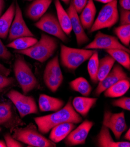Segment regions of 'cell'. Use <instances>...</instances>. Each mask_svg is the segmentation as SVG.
I'll use <instances>...</instances> for the list:
<instances>
[{"label": "cell", "instance_id": "36", "mask_svg": "<svg viewBox=\"0 0 130 147\" xmlns=\"http://www.w3.org/2000/svg\"><path fill=\"white\" fill-rule=\"evenodd\" d=\"M4 141L7 147H23V145L19 141L14 138L9 134L4 135Z\"/></svg>", "mask_w": 130, "mask_h": 147}, {"label": "cell", "instance_id": "21", "mask_svg": "<svg viewBox=\"0 0 130 147\" xmlns=\"http://www.w3.org/2000/svg\"><path fill=\"white\" fill-rule=\"evenodd\" d=\"M96 8L93 0H88L87 4L81 12L79 17L84 29L89 31L95 20Z\"/></svg>", "mask_w": 130, "mask_h": 147}, {"label": "cell", "instance_id": "27", "mask_svg": "<svg viewBox=\"0 0 130 147\" xmlns=\"http://www.w3.org/2000/svg\"><path fill=\"white\" fill-rule=\"evenodd\" d=\"M106 52L114 59L115 61L117 62L120 65L128 70H130L129 53L124 50L119 49H108L106 50Z\"/></svg>", "mask_w": 130, "mask_h": 147}, {"label": "cell", "instance_id": "19", "mask_svg": "<svg viewBox=\"0 0 130 147\" xmlns=\"http://www.w3.org/2000/svg\"><path fill=\"white\" fill-rule=\"evenodd\" d=\"M75 127V124L70 122L58 124L50 130L49 140L55 144L59 143L64 140Z\"/></svg>", "mask_w": 130, "mask_h": 147}, {"label": "cell", "instance_id": "12", "mask_svg": "<svg viewBox=\"0 0 130 147\" xmlns=\"http://www.w3.org/2000/svg\"><path fill=\"white\" fill-rule=\"evenodd\" d=\"M124 79L129 80V78L122 66L120 65L113 66L108 75L102 80L98 82V85L93 93V95L96 97L100 96L109 87Z\"/></svg>", "mask_w": 130, "mask_h": 147}, {"label": "cell", "instance_id": "11", "mask_svg": "<svg viewBox=\"0 0 130 147\" xmlns=\"http://www.w3.org/2000/svg\"><path fill=\"white\" fill-rule=\"evenodd\" d=\"M23 36H35V35L27 26L23 17L21 8L18 3L16 1L15 14L9 31L8 40L12 41Z\"/></svg>", "mask_w": 130, "mask_h": 147}, {"label": "cell", "instance_id": "28", "mask_svg": "<svg viewBox=\"0 0 130 147\" xmlns=\"http://www.w3.org/2000/svg\"><path fill=\"white\" fill-rule=\"evenodd\" d=\"M115 62L114 59L110 55L106 56L99 60L97 75L98 82L102 80L108 75L113 68Z\"/></svg>", "mask_w": 130, "mask_h": 147}, {"label": "cell", "instance_id": "13", "mask_svg": "<svg viewBox=\"0 0 130 147\" xmlns=\"http://www.w3.org/2000/svg\"><path fill=\"white\" fill-rule=\"evenodd\" d=\"M93 125L94 123L92 121L86 120L83 121L78 127L71 131L64 139L65 144L67 146L85 144Z\"/></svg>", "mask_w": 130, "mask_h": 147}, {"label": "cell", "instance_id": "26", "mask_svg": "<svg viewBox=\"0 0 130 147\" xmlns=\"http://www.w3.org/2000/svg\"><path fill=\"white\" fill-rule=\"evenodd\" d=\"M37 40V38L35 36L20 37L12 40L7 45V47L13 49L15 51L25 50L33 46Z\"/></svg>", "mask_w": 130, "mask_h": 147}, {"label": "cell", "instance_id": "10", "mask_svg": "<svg viewBox=\"0 0 130 147\" xmlns=\"http://www.w3.org/2000/svg\"><path fill=\"white\" fill-rule=\"evenodd\" d=\"M102 124L106 126L113 133L115 139H120L122 134L127 129L124 111L113 113L110 111L104 113Z\"/></svg>", "mask_w": 130, "mask_h": 147}, {"label": "cell", "instance_id": "6", "mask_svg": "<svg viewBox=\"0 0 130 147\" xmlns=\"http://www.w3.org/2000/svg\"><path fill=\"white\" fill-rule=\"evenodd\" d=\"M119 20V13L117 7V0H113L106 4L100 11L90 30V34L100 30L110 28Z\"/></svg>", "mask_w": 130, "mask_h": 147}, {"label": "cell", "instance_id": "34", "mask_svg": "<svg viewBox=\"0 0 130 147\" xmlns=\"http://www.w3.org/2000/svg\"><path fill=\"white\" fill-rule=\"evenodd\" d=\"M15 80L13 78H9L0 73V92L7 89L14 83Z\"/></svg>", "mask_w": 130, "mask_h": 147}, {"label": "cell", "instance_id": "33", "mask_svg": "<svg viewBox=\"0 0 130 147\" xmlns=\"http://www.w3.org/2000/svg\"><path fill=\"white\" fill-rule=\"evenodd\" d=\"M111 105L114 107H117L124 110H130V98L128 97H123L119 99L114 100L111 102Z\"/></svg>", "mask_w": 130, "mask_h": 147}, {"label": "cell", "instance_id": "25", "mask_svg": "<svg viewBox=\"0 0 130 147\" xmlns=\"http://www.w3.org/2000/svg\"><path fill=\"white\" fill-rule=\"evenodd\" d=\"M71 89L78 92L85 97H88L92 90V87L88 81L82 77L78 78L69 83Z\"/></svg>", "mask_w": 130, "mask_h": 147}, {"label": "cell", "instance_id": "1", "mask_svg": "<svg viewBox=\"0 0 130 147\" xmlns=\"http://www.w3.org/2000/svg\"><path fill=\"white\" fill-rule=\"evenodd\" d=\"M71 99L63 108L54 113L35 117L34 120L40 133L46 134L54 126L64 123L70 122L77 124L82 122L81 115L74 110Z\"/></svg>", "mask_w": 130, "mask_h": 147}, {"label": "cell", "instance_id": "20", "mask_svg": "<svg viewBox=\"0 0 130 147\" xmlns=\"http://www.w3.org/2000/svg\"><path fill=\"white\" fill-rule=\"evenodd\" d=\"M97 98L88 97H76L73 101V105L74 110L81 116L85 117L88 115L91 109L97 102Z\"/></svg>", "mask_w": 130, "mask_h": 147}, {"label": "cell", "instance_id": "4", "mask_svg": "<svg viewBox=\"0 0 130 147\" xmlns=\"http://www.w3.org/2000/svg\"><path fill=\"white\" fill-rule=\"evenodd\" d=\"M21 142L33 147H55L56 144L40 133L37 127L30 124L25 127L17 128L12 136Z\"/></svg>", "mask_w": 130, "mask_h": 147}, {"label": "cell", "instance_id": "35", "mask_svg": "<svg viewBox=\"0 0 130 147\" xmlns=\"http://www.w3.org/2000/svg\"><path fill=\"white\" fill-rule=\"evenodd\" d=\"M12 55L8 49L7 46L3 43L0 38V60L8 61L12 58Z\"/></svg>", "mask_w": 130, "mask_h": 147}, {"label": "cell", "instance_id": "9", "mask_svg": "<svg viewBox=\"0 0 130 147\" xmlns=\"http://www.w3.org/2000/svg\"><path fill=\"white\" fill-rule=\"evenodd\" d=\"M86 49H123L129 53L130 51L127 47L124 46L115 36L107 35L99 31L95 35L94 39L86 45Z\"/></svg>", "mask_w": 130, "mask_h": 147}, {"label": "cell", "instance_id": "24", "mask_svg": "<svg viewBox=\"0 0 130 147\" xmlns=\"http://www.w3.org/2000/svg\"><path fill=\"white\" fill-rule=\"evenodd\" d=\"M14 120L12 104L8 101L0 102V125L9 128L14 123Z\"/></svg>", "mask_w": 130, "mask_h": 147}, {"label": "cell", "instance_id": "45", "mask_svg": "<svg viewBox=\"0 0 130 147\" xmlns=\"http://www.w3.org/2000/svg\"><path fill=\"white\" fill-rule=\"evenodd\" d=\"M61 1H62L63 2H64L65 4L68 5V4H69V3H70V1H71V0H61Z\"/></svg>", "mask_w": 130, "mask_h": 147}, {"label": "cell", "instance_id": "32", "mask_svg": "<svg viewBox=\"0 0 130 147\" xmlns=\"http://www.w3.org/2000/svg\"><path fill=\"white\" fill-rule=\"evenodd\" d=\"M44 71L50 73L58 78L64 79L63 74L60 65L59 58L58 56H55L47 63Z\"/></svg>", "mask_w": 130, "mask_h": 147}, {"label": "cell", "instance_id": "29", "mask_svg": "<svg viewBox=\"0 0 130 147\" xmlns=\"http://www.w3.org/2000/svg\"><path fill=\"white\" fill-rule=\"evenodd\" d=\"M99 53L97 50H95L94 53L89 59L88 63V72L89 75L90 79L93 83L96 84L98 83L97 80V71L99 67Z\"/></svg>", "mask_w": 130, "mask_h": 147}, {"label": "cell", "instance_id": "38", "mask_svg": "<svg viewBox=\"0 0 130 147\" xmlns=\"http://www.w3.org/2000/svg\"><path fill=\"white\" fill-rule=\"evenodd\" d=\"M88 0H73V4L77 13H81L87 4Z\"/></svg>", "mask_w": 130, "mask_h": 147}, {"label": "cell", "instance_id": "2", "mask_svg": "<svg viewBox=\"0 0 130 147\" xmlns=\"http://www.w3.org/2000/svg\"><path fill=\"white\" fill-rule=\"evenodd\" d=\"M59 43L55 38L41 34L40 39L33 46L25 50L15 51V52L44 63L54 54L59 47Z\"/></svg>", "mask_w": 130, "mask_h": 147}, {"label": "cell", "instance_id": "23", "mask_svg": "<svg viewBox=\"0 0 130 147\" xmlns=\"http://www.w3.org/2000/svg\"><path fill=\"white\" fill-rule=\"evenodd\" d=\"M129 87V80H121L107 89L104 92V96L109 98L122 97L128 91Z\"/></svg>", "mask_w": 130, "mask_h": 147}, {"label": "cell", "instance_id": "44", "mask_svg": "<svg viewBox=\"0 0 130 147\" xmlns=\"http://www.w3.org/2000/svg\"><path fill=\"white\" fill-rule=\"evenodd\" d=\"M0 147H7L5 141L3 140H0Z\"/></svg>", "mask_w": 130, "mask_h": 147}, {"label": "cell", "instance_id": "37", "mask_svg": "<svg viewBox=\"0 0 130 147\" xmlns=\"http://www.w3.org/2000/svg\"><path fill=\"white\" fill-rule=\"evenodd\" d=\"M119 20L120 25L130 24V11L120 8Z\"/></svg>", "mask_w": 130, "mask_h": 147}, {"label": "cell", "instance_id": "43", "mask_svg": "<svg viewBox=\"0 0 130 147\" xmlns=\"http://www.w3.org/2000/svg\"><path fill=\"white\" fill-rule=\"evenodd\" d=\"M95 1H96L97 2L102 3H104V4H107L111 2L113 0H95Z\"/></svg>", "mask_w": 130, "mask_h": 147}, {"label": "cell", "instance_id": "17", "mask_svg": "<svg viewBox=\"0 0 130 147\" xmlns=\"http://www.w3.org/2000/svg\"><path fill=\"white\" fill-rule=\"evenodd\" d=\"M64 101L59 98L41 94L39 98V109L42 112L57 111L64 106Z\"/></svg>", "mask_w": 130, "mask_h": 147}, {"label": "cell", "instance_id": "14", "mask_svg": "<svg viewBox=\"0 0 130 147\" xmlns=\"http://www.w3.org/2000/svg\"><path fill=\"white\" fill-rule=\"evenodd\" d=\"M67 12L70 17L72 29L75 34L78 46L81 47L88 43L89 38L85 31L78 13L74 8L73 0H71L69 6L67 9Z\"/></svg>", "mask_w": 130, "mask_h": 147}, {"label": "cell", "instance_id": "15", "mask_svg": "<svg viewBox=\"0 0 130 147\" xmlns=\"http://www.w3.org/2000/svg\"><path fill=\"white\" fill-rule=\"evenodd\" d=\"M53 0H33L26 9V17L31 20L37 21L44 16Z\"/></svg>", "mask_w": 130, "mask_h": 147}, {"label": "cell", "instance_id": "16", "mask_svg": "<svg viewBox=\"0 0 130 147\" xmlns=\"http://www.w3.org/2000/svg\"><path fill=\"white\" fill-rule=\"evenodd\" d=\"M96 145L99 147H129V141H114L110 129L102 124L99 133L96 137Z\"/></svg>", "mask_w": 130, "mask_h": 147}, {"label": "cell", "instance_id": "40", "mask_svg": "<svg viewBox=\"0 0 130 147\" xmlns=\"http://www.w3.org/2000/svg\"><path fill=\"white\" fill-rule=\"evenodd\" d=\"M11 71V69H9L8 67H6L3 64L0 63V73H1V74L6 76H8L10 75Z\"/></svg>", "mask_w": 130, "mask_h": 147}, {"label": "cell", "instance_id": "39", "mask_svg": "<svg viewBox=\"0 0 130 147\" xmlns=\"http://www.w3.org/2000/svg\"><path fill=\"white\" fill-rule=\"evenodd\" d=\"M121 8L125 10H130V0H119Z\"/></svg>", "mask_w": 130, "mask_h": 147}, {"label": "cell", "instance_id": "46", "mask_svg": "<svg viewBox=\"0 0 130 147\" xmlns=\"http://www.w3.org/2000/svg\"><path fill=\"white\" fill-rule=\"evenodd\" d=\"M25 1H32V0H25Z\"/></svg>", "mask_w": 130, "mask_h": 147}, {"label": "cell", "instance_id": "3", "mask_svg": "<svg viewBox=\"0 0 130 147\" xmlns=\"http://www.w3.org/2000/svg\"><path fill=\"white\" fill-rule=\"evenodd\" d=\"M13 72L23 94H27L39 86L31 68L22 56L17 57L13 64Z\"/></svg>", "mask_w": 130, "mask_h": 147}, {"label": "cell", "instance_id": "47", "mask_svg": "<svg viewBox=\"0 0 130 147\" xmlns=\"http://www.w3.org/2000/svg\"><path fill=\"white\" fill-rule=\"evenodd\" d=\"M1 130H2V129H1V128H0V132L1 131Z\"/></svg>", "mask_w": 130, "mask_h": 147}, {"label": "cell", "instance_id": "7", "mask_svg": "<svg viewBox=\"0 0 130 147\" xmlns=\"http://www.w3.org/2000/svg\"><path fill=\"white\" fill-rule=\"evenodd\" d=\"M7 96L16 107L21 118L38 113V107L33 97L26 96L15 90H10Z\"/></svg>", "mask_w": 130, "mask_h": 147}, {"label": "cell", "instance_id": "18", "mask_svg": "<svg viewBox=\"0 0 130 147\" xmlns=\"http://www.w3.org/2000/svg\"><path fill=\"white\" fill-rule=\"evenodd\" d=\"M15 14V2H12L6 11L0 17V38L5 39Z\"/></svg>", "mask_w": 130, "mask_h": 147}, {"label": "cell", "instance_id": "30", "mask_svg": "<svg viewBox=\"0 0 130 147\" xmlns=\"http://www.w3.org/2000/svg\"><path fill=\"white\" fill-rule=\"evenodd\" d=\"M43 79L46 86L53 93H55L58 90L64 80L46 71H44L43 73Z\"/></svg>", "mask_w": 130, "mask_h": 147}, {"label": "cell", "instance_id": "31", "mask_svg": "<svg viewBox=\"0 0 130 147\" xmlns=\"http://www.w3.org/2000/svg\"><path fill=\"white\" fill-rule=\"evenodd\" d=\"M114 32L119 41L125 47H128L130 43V24L120 25L115 28Z\"/></svg>", "mask_w": 130, "mask_h": 147}, {"label": "cell", "instance_id": "41", "mask_svg": "<svg viewBox=\"0 0 130 147\" xmlns=\"http://www.w3.org/2000/svg\"><path fill=\"white\" fill-rule=\"evenodd\" d=\"M5 7V0H0V17L2 16Z\"/></svg>", "mask_w": 130, "mask_h": 147}, {"label": "cell", "instance_id": "8", "mask_svg": "<svg viewBox=\"0 0 130 147\" xmlns=\"http://www.w3.org/2000/svg\"><path fill=\"white\" fill-rule=\"evenodd\" d=\"M34 25L40 30L64 42L68 41V38L63 31L57 18L51 13H46Z\"/></svg>", "mask_w": 130, "mask_h": 147}, {"label": "cell", "instance_id": "5", "mask_svg": "<svg viewBox=\"0 0 130 147\" xmlns=\"http://www.w3.org/2000/svg\"><path fill=\"white\" fill-rule=\"evenodd\" d=\"M95 50L74 48L61 44V63L67 69L74 71L85 62L88 61Z\"/></svg>", "mask_w": 130, "mask_h": 147}, {"label": "cell", "instance_id": "42", "mask_svg": "<svg viewBox=\"0 0 130 147\" xmlns=\"http://www.w3.org/2000/svg\"><path fill=\"white\" fill-rule=\"evenodd\" d=\"M124 138L125 140H127L128 141L130 140V129H129V128L128 129L127 131L125 133V134L124 135Z\"/></svg>", "mask_w": 130, "mask_h": 147}, {"label": "cell", "instance_id": "22", "mask_svg": "<svg viewBox=\"0 0 130 147\" xmlns=\"http://www.w3.org/2000/svg\"><path fill=\"white\" fill-rule=\"evenodd\" d=\"M54 5L57 14V20L64 33L68 36L73 31L69 15L63 7L60 0H54Z\"/></svg>", "mask_w": 130, "mask_h": 147}]
</instances>
